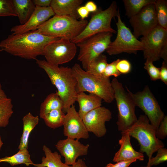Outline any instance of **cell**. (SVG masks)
Here are the masks:
<instances>
[{"label": "cell", "mask_w": 167, "mask_h": 167, "mask_svg": "<svg viewBox=\"0 0 167 167\" xmlns=\"http://www.w3.org/2000/svg\"><path fill=\"white\" fill-rule=\"evenodd\" d=\"M60 39L47 36L34 31L19 34H11L0 42V52L27 59H37L43 55L49 44Z\"/></svg>", "instance_id": "6da1fadb"}, {"label": "cell", "mask_w": 167, "mask_h": 167, "mask_svg": "<svg viewBox=\"0 0 167 167\" xmlns=\"http://www.w3.org/2000/svg\"><path fill=\"white\" fill-rule=\"evenodd\" d=\"M38 66L46 73L52 84L57 88V92L63 102L62 111L66 113L76 101L77 81L71 69L50 63L46 60H36Z\"/></svg>", "instance_id": "7a4b0ae2"}, {"label": "cell", "mask_w": 167, "mask_h": 167, "mask_svg": "<svg viewBox=\"0 0 167 167\" xmlns=\"http://www.w3.org/2000/svg\"><path fill=\"white\" fill-rule=\"evenodd\" d=\"M71 69L77 81L76 90L77 93L88 92L99 96L108 103L113 101L114 91L109 78L90 74L77 63Z\"/></svg>", "instance_id": "3957f363"}, {"label": "cell", "mask_w": 167, "mask_h": 167, "mask_svg": "<svg viewBox=\"0 0 167 167\" xmlns=\"http://www.w3.org/2000/svg\"><path fill=\"white\" fill-rule=\"evenodd\" d=\"M88 23L85 19L54 15L39 26L35 32L44 36L70 41L78 36Z\"/></svg>", "instance_id": "277c9868"}, {"label": "cell", "mask_w": 167, "mask_h": 167, "mask_svg": "<svg viewBox=\"0 0 167 167\" xmlns=\"http://www.w3.org/2000/svg\"><path fill=\"white\" fill-rule=\"evenodd\" d=\"M156 132L147 117L141 115L133 125L121 134L122 135L127 133L136 139L140 146L139 152L145 153L149 160L154 153L165 146L156 137Z\"/></svg>", "instance_id": "5b68a950"}, {"label": "cell", "mask_w": 167, "mask_h": 167, "mask_svg": "<svg viewBox=\"0 0 167 167\" xmlns=\"http://www.w3.org/2000/svg\"><path fill=\"white\" fill-rule=\"evenodd\" d=\"M118 10L116 1H113L105 10L98 8L96 12L92 13L91 19L84 30L71 41L76 44L93 35L103 32L116 34L117 31L111 27V24L113 18L117 16Z\"/></svg>", "instance_id": "8992f818"}, {"label": "cell", "mask_w": 167, "mask_h": 167, "mask_svg": "<svg viewBox=\"0 0 167 167\" xmlns=\"http://www.w3.org/2000/svg\"><path fill=\"white\" fill-rule=\"evenodd\" d=\"M111 83L118 111L117 124L118 131L122 132L128 129L137 121L136 106L122 83L116 78L113 79Z\"/></svg>", "instance_id": "52a82bcc"}, {"label": "cell", "mask_w": 167, "mask_h": 167, "mask_svg": "<svg viewBox=\"0 0 167 167\" xmlns=\"http://www.w3.org/2000/svg\"><path fill=\"white\" fill-rule=\"evenodd\" d=\"M117 36L111 42L106 51L109 55H117L122 53L137 54L139 51H143V45L131 32L130 29L122 22L118 9L117 15Z\"/></svg>", "instance_id": "ba28073f"}, {"label": "cell", "mask_w": 167, "mask_h": 167, "mask_svg": "<svg viewBox=\"0 0 167 167\" xmlns=\"http://www.w3.org/2000/svg\"><path fill=\"white\" fill-rule=\"evenodd\" d=\"M113 35L110 32L100 33L76 44L79 48L78 60L83 69L86 71L92 61L106 50Z\"/></svg>", "instance_id": "9c48e42d"}, {"label": "cell", "mask_w": 167, "mask_h": 167, "mask_svg": "<svg viewBox=\"0 0 167 167\" xmlns=\"http://www.w3.org/2000/svg\"><path fill=\"white\" fill-rule=\"evenodd\" d=\"M127 92L136 106L139 107L145 113L151 124L156 131L165 115L157 100L149 86L133 93L126 86Z\"/></svg>", "instance_id": "30bf717a"}, {"label": "cell", "mask_w": 167, "mask_h": 167, "mask_svg": "<svg viewBox=\"0 0 167 167\" xmlns=\"http://www.w3.org/2000/svg\"><path fill=\"white\" fill-rule=\"evenodd\" d=\"M77 51L75 44L69 40L60 38L47 45L45 48L43 55L48 62L59 66L72 60Z\"/></svg>", "instance_id": "8fae6325"}, {"label": "cell", "mask_w": 167, "mask_h": 167, "mask_svg": "<svg viewBox=\"0 0 167 167\" xmlns=\"http://www.w3.org/2000/svg\"><path fill=\"white\" fill-rule=\"evenodd\" d=\"M144 59L153 62L159 60L161 50L167 43V29L157 25L141 38Z\"/></svg>", "instance_id": "7c38bea8"}, {"label": "cell", "mask_w": 167, "mask_h": 167, "mask_svg": "<svg viewBox=\"0 0 167 167\" xmlns=\"http://www.w3.org/2000/svg\"><path fill=\"white\" fill-rule=\"evenodd\" d=\"M133 35L138 38L143 36L158 25L154 3L144 6L138 13L130 18Z\"/></svg>", "instance_id": "4fadbf2b"}, {"label": "cell", "mask_w": 167, "mask_h": 167, "mask_svg": "<svg viewBox=\"0 0 167 167\" xmlns=\"http://www.w3.org/2000/svg\"><path fill=\"white\" fill-rule=\"evenodd\" d=\"M112 118V113L108 108L101 106L88 113L82 120L88 132H91L96 136L101 137L107 132L105 123Z\"/></svg>", "instance_id": "5bb4252c"}, {"label": "cell", "mask_w": 167, "mask_h": 167, "mask_svg": "<svg viewBox=\"0 0 167 167\" xmlns=\"http://www.w3.org/2000/svg\"><path fill=\"white\" fill-rule=\"evenodd\" d=\"M63 126V134L67 138L78 140L89 138V132L74 105L65 114Z\"/></svg>", "instance_id": "9a60e30c"}, {"label": "cell", "mask_w": 167, "mask_h": 167, "mask_svg": "<svg viewBox=\"0 0 167 167\" xmlns=\"http://www.w3.org/2000/svg\"><path fill=\"white\" fill-rule=\"evenodd\" d=\"M56 147L61 156L64 157L65 163L72 166L75 164L79 157L87 155L89 145H85L79 140L67 138L59 140Z\"/></svg>", "instance_id": "2e32d148"}, {"label": "cell", "mask_w": 167, "mask_h": 167, "mask_svg": "<svg viewBox=\"0 0 167 167\" xmlns=\"http://www.w3.org/2000/svg\"><path fill=\"white\" fill-rule=\"evenodd\" d=\"M55 14L50 6H36L35 10L28 21L24 24L15 25L11 28L12 34H19L36 30Z\"/></svg>", "instance_id": "e0dca14e"}, {"label": "cell", "mask_w": 167, "mask_h": 167, "mask_svg": "<svg viewBox=\"0 0 167 167\" xmlns=\"http://www.w3.org/2000/svg\"><path fill=\"white\" fill-rule=\"evenodd\" d=\"M118 142L120 147L114 155L113 159V162H116L132 159L144 161L143 154L134 149L131 142V136L128 134L122 135Z\"/></svg>", "instance_id": "ac0fdd59"}, {"label": "cell", "mask_w": 167, "mask_h": 167, "mask_svg": "<svg viewBox=\"0 0 167 167\" xmlns=\"http://www.w3.org/2000/svg\"><path fill=\"white\" fill-rule=\"evenodd\" d=\"M83 2V0H52L50 7L55 15L78 19L80 17L77 9Z\"/></svg>", "instance_id": "d6986e66"}, {"label": "cell", "mask_w": 167, "mask_h": 167, "mask_svg": "<svg viewBox=\"0 0 167 167\" xmlns=\"http://www.w3.org/2000/svg\"><path fill=\"white\" fill-rule=\"evenodd\" d=\"M102 99L99 96L92 93L87 94L84 92L77 93L76 101L79 106L78 113L82 119L88 113L101 106Z\"/></svg>", "instance_id": "ffe728a7"}, {"label": "cell", "mask_w": 167, "mask_h": 167, "mask_svg": "<svg viewBox=\"0 0 167 167\" xmlns=\"http://www.w3.org/2000/svg\"><path fill=\"white\" fill-rule=\"evenodd\" d=\"M23 130L18 147L19 150L28 149L29 137L30 133L38 123V116H34L29 112L22 118Z\"/></svg>", "instance_id": "44dd1931"}, {"label": "cell", "mask_w": 167, "mask_h": 167, "mask_svg": "<svg viewBox=\"0 0 167 167\" xmlns=\"http://www.w3.org/2000/svg\"><path fill=\"white\" fill-rule=\"evenodd\" d=\"M21 25L25 24L33 12L35 6L31 0H11Z\"/></svg>", "instance_id": "7402d4cb"}, {"label": "cell", "mask_w": 167, "mask_h": 167, "mask_svg": "<svg viewBox=\"0 0 167 167\" xmlns=\"http://www.w3.org/2000/svg\"><path fill=\"white\" fill-rule=\"evenodd\" d=\"M42 149L45 156L42 158L41 163L32 165L35 167H72L63 163L61 160V156L57 152H53L47 146L44 145Z\"/></svg>", "instance_id": "603a6c76"}, {"label": "cell", "mask_w": 167, "mask_h": 167, "mask_svg": "<svg viewBox=\"0 0 167 167\" xmlns=\"http://www.w3.org/2000/svg\"><path fill=\"white\" fill-rule=\"evenodd\" d=\"M63 107V101L57 92L55 93H50L41 105L40 117L43 119L48 113L54 109L62 110Z\"/></svg>", "instance_id": "cb8c5ba5"}, {"label": "cell", "mask_w": 167, "mask_h": 167, "mask_svg": "<svg viewBox=\"0 0 167 167\" xmlns=\"http://www.w3.org/2000/svg\"><path fill=\"white\" fill-rule=\"evenodd\" d=\"M1 162L7 163L12 166L22 164L29 166L33 163L31 160L29 152L26 149L19 150L17 153L13 155L0 158Z\"/></svg>", "instance_id": "d4e9b609"}, {"label": "cell", "mask_w": 167, "mask_h": 167, "mask_svg": "<svg viewBox=\"0 0 167 167\" xmlns=\"http://www.w3.org/2000/svg\"><path fill=\"white\" fill-rule=\"evenodd\" d=\"M156 0H123L126 15L129 18L138 13L144 6L154 3Z\"/></svg>", "instance_id": "484cf974"}, {"label": "cell", "mask_w": 167, "mask_h": 167, "mask_svg": "<svg viewBox=\"0 0 167 167\" xmlns=\"http://www.w3.org/2000/svg\"><path fill=\"white\" fill-rule=\"evenodd\" d=\"M12 100L7 97L0 100V127H6L13 113Z\"/></svg>", "instance_id": "4316f807"}, {"label": "cell", "mask_w": 167, "mask_h": 167, "mask_svg": "<svg viewBox=\"0 0 167 167\" xmlns=\"http://www.w3.org/2000/svg\"><path fill=\"white\" fill-rule=\"evenodd\" d=\"M65 114L62 109H54L47 113L43 119L47 126L55 129L63 126Z\"/></svg>", "instance_id": "83f0119b"}, {"label": "cell", "mask_w": 167, "mask_h": 167, "mask_svg": "<svg viewBox=\"0 0 167 167\" xmlns=\"http://www.w3.org/2000/svg\"><path fill=\"white\" fill-rule=\"evenodd\" d=\"M108 63L107 56L101 54L92 61L86 71L95 75L102 76Z\"/></svg>", "instance_id": "f1b7e54d"}, {"label": "cell", "mask_w": 167, "mask_h": 167, "mask_svg": "<svg viewBox=\"0 0 167 167\" xmlns=\"http://www.w3.org/2000/svg\"><path fill=\"white\" fill-rule=\"evenodd\" d=\"M154 5L158 25L167 29V1L156 0Z\"/></svg>", "instance_id": "f546056e"}, {"label": "cell", "mask_w": 167, "mask_h": 167, "mask_svg": "<svg viewBox=\"0 0 167 167\" xmlns=\"http://www.w3.org/2000/svg\"><path fill=\"white\" fill-rule=\"evenodd\" d=\"M156 156L148 160L146 167L157 165L167 161V149L164 147L158 149Z\"/></svg>", "instance_id": "4dcf8cb0"}, {"label": "cell", "mask_w": 167, "mask_h": 167, "mask_svg": "<svg viewBox=\"0 0 167 167\" xmlns=\"http://www.w3.org/2000/svg\"><path fill=\"white\" fill-rule=\"evenodd\" d=\"M17 16L11 0H0V17Z\"/></svg>", "instance_id": "1f68e13d"}, {"label": "cell", "mask_w": 167, "mask_h": 167, "mask_svg": "<svg viewBox=\"0 0 167 167\" xmlns=\"http://www.w3.org/2000/svg\"><path fill=\"white\" fill-rule=\"evenodd\" d=\"M153 62L151 60L146 59L143 67L147 71L151 80L155 81L160 79V68L155 66Z\"/></svg>", "instance_id": "d6a6232c"}, {"label": "cell", "mask_w": 167, "mask_h": 167, "mask_svg": "<svg viewBox=\"0 0 167 167\" xmlns=\"http://www.w3.org/2000/svg\"><path fill=\"white\" fill-rule=\"evenodd\" d=\"M120 59L114 61L110 63H108L102 76L106 78H109L111 76H113L117 77L120 76L121 74L118 70L116 66L117 63Z\"/></svg>", "instance_id": "836d02e7"}, {"label": "cell", "mask_w": 167, "mask_h": 167, "mask_svg": "<svg viewBox=\"0 0 167 167\" xmlns=\"http://www.w3.org/2000/svg\"><path fill=\"white\" fill-rule=\"evenodd\" d=\"M156 136L159 139H163L167 136V116H165L156 131Z\"/></svg>", "instance_id": "e575fe53"}, {"label": "cell", "mask_w": 167, "mask_h": 167, "mask_svg": "<svg viewBox=\"0 0 167 167\" xmlns=\"http://www.w3.org/2000/svg\"><path fill=\"white\" fill-rule=\"evenodd\" d=\"M116 67L121 74H126L129 73L131 69V65L130 62L126 59L119 60L117 63Z\"/></svg>", "instance_id": "d590c367"}, {"label": "cell", "mask_w": 167, "mask_h": 167, "mask_svg": "<svg viewBox=\"0 0 167 167\" xmlns=\"http://www.w3.org/2000/svg\"><path fill=\"white\" fill-rule=\"evenodd\" d=\"M135 159L119 161L115 164L109 163L105 167H128L131 164L136 161Z\"/></svg>", "instance_id": "8d00e7d4"}, {"label": "cell", "mask_w": 167, "mask_h": 167, "mask_svg": "<svg viewBox=\"0 0 167 167\" xmlns=\"http://www.w3.org/2000/svg\"><path fill=\"white\" fill-rule=\"evenodd\" d=\"M160 79L165 84H167V62L163 61L160 68Z\"/></svg>", "instance_id": "74e56055"}, {"label": "cell", "mask_w": 167, "mask_h": 167, "mask_svg": "<svg viewBox=\"0 0 167 167\" xmlns=\"http://www.w3.org/2000/svg\"><path fill=\"white\" fill-rule=\"evenodd\" d=\"M77 13L82 20L88 18L90 13L85 6H79L77 9Z\"/></svg>", "instance_id": "f35d334b"}, {"label": "cell", "mask_w": 167, "mask_h": 167, "mask_svg": "<svg viewBox=\"0 0 167 167\" xmlns=\"http://www.w3.org/2000/svg\"><path fill=\"white\" fill-rule=\"evenodd\" d=\"M35 5L41 7L50 6L52 0H32Z\"/></svg>", "instance_id": "ab89813d"}, {"label": "cell", "mask_w": 167, "mask_h": 167, "mask_svg": "<svg viewBox=\"0 0 167 167\" xmlns=\"http://www.w3.org/2000/svg\"><path fill=\"white\" fill-rule=\"evenodd\" d=\"M85 6L89 12L92 13L96 12L98 9L96 5L92 1H89L87 2Z\"/></svg>", "instance_id": "60d3db41"}, {"label": "cell", "mask_w": 167, "mask_h": 167, "mask_svg": "<svg viewBox=\"0 0 167 167\" xmlns=\"http://www.w3.org/2000/svg\"><path fill=\"white\" fill-rule=\"evenodd\" d=\"M160 58L163 59V61L167 62V43L162 48L160 55Z\"/></svg>", "instance_id": "b9f144b4"}, {"label": "cell", "mask_w": 167, "mask_h": 167, "mask_svg": "<svg viewBox=\"0 0 167 167\" xmlns=\"http://www.w3.org/2000/svg\"><path fill=\"white\" fill-rule=\"evenodd\" d=\"M72 167H88L85 162L82 159H79Z\"/></svg>", "instance_id": "7bdbcfd3"}, {"label": "cell", "mask_w": 167, "mask_h": 167, "mask_svg": "<svg viewBox=\"0 0 167 167\" xmlns=\"http://www.w3.org/2000/svg\"><path fill=\"white\" fill-rule=\"evenodd\" d=\"M7 97L4 91L2 89L0 83V100Z\"/></svg>", "instance_id": "ee69618b"}, {"label": "cell", "mask_w": 167, "mask_h": 167, "mask_svg": "<svg viewBox=\"0 0 167 167\" xmlns=\"http://www.w3.org/2000/svg\"><path fill=\"white\" fill-rule=\"evenodd\" d=\"M3 143L2 140L1 136H0V150H1V148L2 147V145L3 144Z\"/></svg>", "instance_id": "f6af8a7d"}, {"label": "cell", "mask_w": 167, "mask_h": 167, "mask_svg": "<svg viewBox=\"0 0 167 167\" xmlns=\"http://www.w3.org/2000/svg\"><path fill=\"white\" fill-rule=\"evenodd\" d=\"M143 167H146V166H143Z\"/></svg>", "instance_id": "bcb514c9"}]
</instances>
